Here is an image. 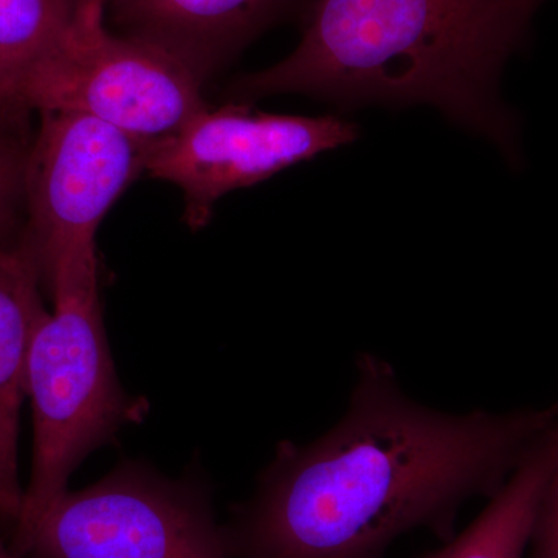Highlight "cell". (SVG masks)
<instances>
[{"mask_svg": "<svg viewBox=\"0 0 558 558\" xmlns=\"http://www.w3.org/2000/svg\"><path fill=\"white\" fill-rule=\"evenodd\" d=\"M558 424L546 409L453 414L411 399L389 363L357 360L347 413L310 446L284 442L226 531L234 558H385L414 529L449 535Z\"/></svg>", "mask_w": 558, "mask_h": 558, "instance_id": "obj_1", "label": "cell"}, {"mask_svg": "<svg viewBox=\"0 0 558 558\" xmlns=\"http://www.w3.org/2000/svg\"><path fill=\"white\" fill-rule=\"evenodd\" d=\"M546 0H312L303 38L244 76L247 97L306 94L341 110L432 105L519 161V121L498 94Z\"/></svg>", "mask_w": 558, "mask_h": 558, "instance_id": "obj_2", "label": "cell"}, {"mask_svg": "<svg viewBox=\"0 0 558 558\" xmlns=\"http://www.w3.org/2000/svg\"><path fill=\"white\" fill-rule=\"evenodd\" d=\"M47 282L53 311L40 319L27 362L33 461L11 543L21 558L44 513L69 490L73 470L138 413L106 340L98 259L65 267Z\"/></svg>", "mask_w": 558, "mask_h": 558, "instance_id": "obj_3", "label": "cell"}, {"mask_svg": "<svg viewBox=\"0 0 558 558\" xmlns=\"http://www.w3.org/2000/svg\"><path fill=\"white\" fill-rule=\"evenodd\" d=\"M108 5L76 2L61 35L22 78L17 106L22 113H87L156 145L207 109L201 75L149 40L112 35L105 22Z\"/></svg>", "mask_w": 558, "mask_h": 558, "instance_id": "obj_4", "label": "cell"}, {"mask_svg": "<svg viewBox=\"0 0 558 558\" xmlns=\"http://www.w3.org/2000/svg\"><path fill=\"white\" fill-rule=\"evenodd\" d=\"M24 558H234L204 492L135 464L44 513Z\"/></svg>", "mask_w": 558, "mask_h": 558, "instance_id": "obj_5", "label": "cell"}, {"mask_svg": "<svg viewBox=\"0 0 558 558\" xmlns=\"http://www.w3.org/2000/svg\"><path fill=\"white\" fill-rule=\"evenodd\" d=\"M28 150V240L44 279L97 255L95 234L123 191L145 172L153 145L87 113L47 110Z\"/></svg>", "mask_w": 558, "mask_h": 558, "instance_id": "obj_6", "label": "cell"}, {"mask_svg": "<svg viewBox=\"0 0 558 558\" xmlns=\"http://www.w3.org/2000/svg\"><path fill=\"white\" fill-rule=\"evenodd\" d=\"M357 137V124L340 116H277L248 105L207 108L178 134L153 145L145 172L182 190L186 223L201 229L216 201L230 191Z\"/></svg>", "mask_w": 558, "mask_h": 558, "instance_id": "obj_7", "label": "cell"}, {"mask_svg": "<svg viewBox=\"0 0 558 558\" xmlns=\"http://www.w3.org/2000/svg\"><path fill=\"white\" fill-rule=\"evenodd\" d=\"M38 253L28 236L0 245V517L16 523L24 499L17 472L22 402L33 336L47 314Z\"/></svg>", "mask_w": 558, "mask_h": 558, "instance_id": "obj_8", "label": "cell"}, {"mask_svg": "<svg viewBox=\"0 0 558 558\" xmlns=\"http://www.w3.org/2000/svg\"><path fill=\"white\" fill-rule=\"evenodd\" d=\"M289 0H112L134 38L171 51L199 75L277 20Z\"/></svg>", "mask_w": 558, "mask_h": 558, "instance_id": "obj_9", "label": "cell"}, {"mask_svg": "<svg viewBox=\"0 0 558 558\" xmlns=\"http://www.w3.org/2000/svg\"><path fill=\"white\" fill-rule=\"evenodd\" d=\"M558 459V424L490 498L478 519L421 558H524Z\"/></svg>", "mask_w": 558, "mask_h": 558, "instance_id": "obj_10", "label": "cell"}, {"mask_svg": "<svg viewBox=\"0 0 558 558\" xmlns=\"http://www.w3.org/2000/svg\"><path fill=\"white\" fill-rule=\"evenodd\" d=\"M78 0H0V86L22 116L17 89L61 35Z\"/></svg>", "mask_w": 558, "mask_h": 558, "instance_id": "obj_11", "label": "cell"}, {"mask_svg": "<svg viewBox=\"0 0 558 558\" xmlns=\"http://www.w3.org/2000/svg\"><path fill=\"white\" fill-rule=\"evenodd\" d=\"M28 153L11 135H0V227L9 222L17 197L24 193Z\"/></svg>", "mask_w": 558, "mask_h": 558, "instance_id": "obj_12", "label": "cell"}, {"mask_svg": "<svg viewBox=\"0 0 558 558\" xmlns=\"http://www.w3.org/2000/svg\"><path fill=\"white\" fill-rule=\"evenodd\" d=\"M524 558H558V459L539 502Z\"/></svg>", "mask_w": 558, "mask_h": 558, "instance_id": "obj_13", "label": "cell"}, {"mask_svg": "<svg viewBox=\"0 0 558 558\" xmlns=\"http://www.w3.org/2000/svg\"><path fill=\"white\" fill-rule=\"evenodd\" d=\"M20 113L13 109L10 101L7 100L3 94L2 86H0V135H9L11 123L20 119Z\"/></svg>", "mask_w": 558, "mask_h": 558, "instance_id": "obj_14", "label": "cell"}, {"mask_svg": "<svg viewBox=\"0 0 558 558\" xmlns=\"http://www.w3.org/2000/svg\"><path fill=\"white\" fill-rule=\"evenodd\" d=\"M0 558H21L17 556L16 553H14L13 549H11V546L3 545L2 542H0Z\"/></svg>", "mask_w": 558, "mask_h": 558, "instance_id": "obj_15", "label": "cell"}]
</instances>
